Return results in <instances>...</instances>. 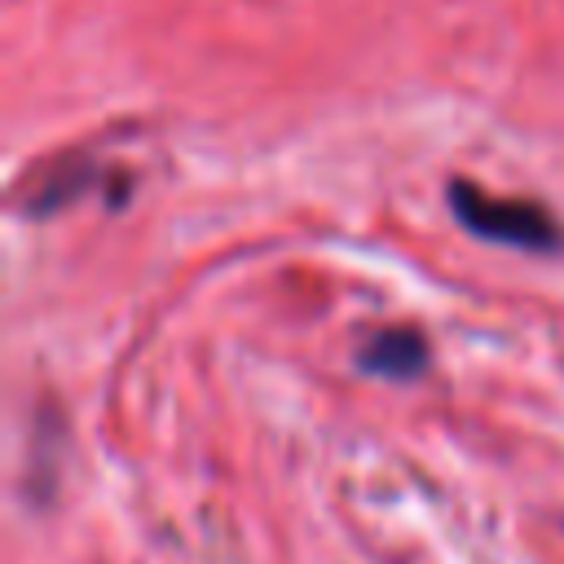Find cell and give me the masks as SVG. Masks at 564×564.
<instances>
[{
  "label": "cell",
  "mask_w": 564,
  "mask_h": 564,
  "mask_svg": "<svg viewBox=\"0 0 564 564\" xmlns=\"http://www.w3.org/2000/svg\"><path fill=\"white\" fill-rule=\"evenodd\" d=\"M449 212L454 220L485 242H502V247H520L533 256H555L564 251V225L555 220V212L538 198H507V194H489L467 176H454L449 189Z\"/></svg>",
  "instance_id": "6da1fadb"
},
{
  "label": "cell",
  "mask_w": 564,
  "mask_h": 564,
  "mask_svg": "<svg viewBox=\"0 0 564 564\" xmlns=\"http://www.w3.org/2000/svg\"><path fill=\"white\" fill-rule=\"evenodd\" d=\"M106 172L97 167V163H88V159H75V163H66V167H57L53 176H44L40 181V189L31 194V203H26V212L31 216H53L57 207H66V203H75L84 189H93V185H101L106 189Z\"/></svg>",
  "instance_id": "3957f363"
},
{
  "label": "cell",
  "mask_w": 564,
  "mask_h": 564,
  "mask_svg": "<svg viewBox=\"0 0 564 564\" xmlns=\"http://www.w3.org/2000/svg\"><path fill=\"white\" fill-rule=\"evenodd\" d=\"M427 361H432V344L419 326H379L357 344V366L366 375H379L392 383L419 379L427 370Z\"/></svg>",
  "instance_id": "7a4b0ae2"
}]
</instances>
